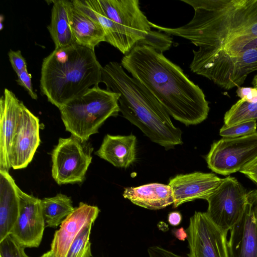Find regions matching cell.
I'll return each mask as SVG.
<instances>
[{
  "label": "cell",
  "instance_id": "6da1fadb",
  "mask_svg": "<svg viewBox=\"0 0 257 257\" xmlns=\"http://www.w3.org/2000/svg\"><path fill=\"white\" fill-rule=\"evenodd\" d=\"M191 6L194 14L187 24L178 28L151 27L190 41L192 60L217 52L237 57L244 47L257 38V0H181Z\"/></svg>",
  "mask_w": 257,
  "mask_h": 257
},
{
  "label": "cell",
  "instance_id": "7a4b0ae2",
  "mask_svg": "<svg viewBox=\"0 0 257 257\" xmlns=\"http://www.w3.org/2000/svg\"><path fill=\"white\" fill-rule=\"evenodd\" d=\"M121 65L176 120L188 126L207 118L210 108L202 90L162 53L138 44L122 57Z\"/></svg>",
  "mask_w": 257,
  "mask_h": 257
},
{
  "label": "cell",
  "instance_id": "3957f363",
  "mask_svg": "<svg viewBox=\"0 0 257 257\" xmlns=\"http://www.w3.org/2000/svg\"><path fill=\"white\" fill-rule=\"evenodd\" d=\"M101 82L107 90L119 94L123 116L153 142L166 150L183 143L182 131L174 125L163 106L141 83L129 76L121 64L111 61L103 67Z\"/></svg>",
  "mask_w": 257,
  "mask_h": 257
},
{
  "label": "cell",
  "instance_id": "277c9868",
  "mask_svg": "<svg viewBox=\"0 0 257 257\" xmlns=\"http://www.w3.org/2000/svg\"><path fill=\"white\" fill-rule=\"evenodd\" d=\"M103 67L94 50L74 43L55 49L43 60L41 93L58 108L98 85Z\"/></svg>",
  "mask_w": 257,
  "mask_h": 257
},
{
  "label": "cell",
  "instance_id": "5b68a950",
  "mask_svg": "<svg viewBox=\"0 0 257 257\" xmlns=\"http://www.w3.org/2000/svg\"><path fill=\"white\" fill-rule=\"evenodd\" d=\"M119 95L97 85L66 102L59 108L66 131L87 142L107 118L118 115Z\"/></svg>",
  "mask_w": 257,
  "mask_h": 257
},
{
  "label": "cell",
  "instance_id": "8992f818",
  "mask_svg": "<svg viewBox=\"0 0 257 257\" xmlns=\"http://www.w3.org/2000/svg\"><path fill=\"white\" fill-rule=\"evenodd\" d=\"M98 1L112 24L109 44L125 55L142 44L152 30L150 21L140 9L139 0Z\"/></svg>",
  "mask_w": 257,
  "mask_h": 257
},
{
  "label": "cell",
  "instance_id": "52a82bcc",
  "mask_svg": "<svg viewBox=\"0 0 257 257\" xmlns=\"http://www.w3.org/2000/svg\"><path fill=\"white\" fill-rule=\"evenodd\" d=\"M190 68L192 72L208 78L224 89L238 88L249 74L257 71V48L246 50L237 57L217 52L192 60Z\"/></svg>",
  "mask_w": 257,
  "mask_h": 257
},
{
  "label": "cell",
  "instance_id": "ba28073f",
  "mask_svg": "<svg viewBox=\"0 0 257 257\" xmlns=\"http://www.w3.org/2000/svg\"><path fill=\"white\" fill-rule=\"evenodd\" d=\"M93 148L73 136L59 138L52 153V176L58 185L82 182L91 163Z\"/></svg>",
  "mask_w": 257,
  "mask_h": 257
},
{
  "label": "cell",
  "instance_id": "9c48e42d",
  "mask_svg": "<svg viewBox=\"0 0 257 257\" xmlns=\"http://www.w3.org/2000/svg\"><path fill=\"white\" fill-rule=\"evenodd\" d=\"M257 156V132L246 136L214 142L206 157L209 169L223 176L239 172Z\"/></svg>",
  "mask_w": 257,
  "mask_h": 257
},
{
  "label": "cell",
  "instance_id": "30bf717a",
  "mask_svg": "<svg viewBox=\"0 0 257 257\" xmlns=\"http://www.w3.org/2000/svg\"><path fill=\"white\" fill-rule=\"evenodd\" d=\"M247 200V192L235 177L228 176L206 199V212L219 228L228 232L240 219Z\"/></svg>",
  "mask_w": 257,
  "mask_h": 257
},
{
  "label": "cell",
  "instance_id": "8fae6325",
  "mask_svg": "<svg viewBox=\"0 0 257 257\" xmlns=\"http://www.w3.org/2000/svg\"><path fill=\"white\" fill-rule=\"evenodd\" d=\"M186 231L188 257H228L227 232L215 224L206 212L195 211Z\"/></svg>",
  "mask_w": 257,
  "mask_h": 257
},
{
  "label": "cell",
  "instance_id": "7c38bea8",
  "mask_svg": "<svg viewBox=\"0 0 257 257\" xmlns=\"http://www.w3.org/2000/svg\"><path fill=\"white\" fill-rule=\"evenodd\" d=\"M19 194V216L10 235L25 248L38 247L46 227L41 199L21 189Z\"/></svg>",
  "mask_w": 257,
  "mask_h": 257
},
{
  "label": "cell",
  "instance_id": "4fadbf2b",
  "mask_svg": "<svg viewBox=\"0 0 257 257\" xmlns=\"http://www.w3.org/2000/svg\"><path fill=\"white\" fill-rule=\"evenodd\" d=\"M230 231L228 257H257V190L247 192L243 214Z\"/></svg>",
  "mask_w": 257,
  "mask_h": 257
},
{
  "label": "cell",
  "instance_id": "5bb4252c",
  "mask_svg": "<svg viewBox=\"0 0 257 257\" xmlns=\"http://www.w3.org/2000/svg\"><path fill=\"white\" fill-rule=\"evenodd\" d=\"M39 119L24 105L14 136L10 153L11 168H26L40 144Z\"/></svg>",
  "mask_w": 257,
  "mask_h": 257
},
{
  "label": "cell",
  "instance_id": "9a60e30c",
  "mask_svg": "<svg viewBox=\"0 0 257 257\" xmlns=\"http://www.w3.org/2000/svg\"><path fill=\"white\" fill-rule=\"evenodd\" d=\"M100 212L96 206L80 202L77 207L62 222L53 235L50 250L56 257H66L81 232L93 225Z\"/></svg>",
  "mask_w": 257,
  "mask_h": 257
},
{
  "label": "cell",
  "instance_id": "2e32d148",
  "mask_svg": "<svg viewBox=\"0 0 257 257\" xmlns=\"http://www.w3.org/2000/svg\"><path fill=\"white\" fill-rule=\"evenodd\" d=\"M222 180L212 173L195 172L177 175L170 179L168 184L173 193V207L197 199L206 200Z\"/></svg>",
  "mask_w": 257,
  "mask_h": 257
},
{
  "label": "cell",
  "instance_id": "e0dca14e",
  "mask_svg": "<svg viewBox=\"0 0 257 257\" xmlns=\"http://www.w3.org/2000/svg\"><path fill=\"white\" fill-rule=\"evenodd\" d=\"M23 102L5 88L0 99V170L11 168L10 153L21 114Z\"/></svg>",
  "mask_w": 257,
  "mask_h": 257
},
{
  "label": "cell",
  "instance_id": "ac0fdd59",
  "mask_svg": "<svg viewBox=\"0 0 257 257\" xmlns=\"http://www.w3.org/2000/svg\"><path fill=\"white\" fill-rule=\"evenodd\" d=\"M20 189L9 171L0 170V242L10 235L18 219Z\"/></svg>",
  "mask_w": 257,
  "mask_h": 257
},
{
  "label": "cell",
  "instance_id": "d6986e66",
  "mask_svg": "<svg viewBox=\"0 0 257 257\" xmlns=\"http://www.w3.org/2000/svg\"><path fill=\"white\" fill-rule=\"evenodd\" d=\"M137 139L128 136L106 135L95 154L116 167L126 168L136 159Z\"/></svg>",
  "mask_w": 257,
  "mask_h": 257
},
{
  "label": "cell",
  "instance_id": "ffe728a7",
  "mask_svg": "<svg viewBox=\"0 0 257 257\" xmlns=\"http://www.w3.org/2000/svg\"><path fill=\"white\" fill-rule=\"evenodd\" d=\"M122 195L133 204L151 210L163 209L174 203L170 186L158 183L125 188Z\"/></svg>",
  "mask_w": 257,
  "mask_h": 257
},
{
  "label": "cell",
  "instance_id": "44dd1931",
  "mask_svg": "<svg viewBox=\"0 0 257 257\" xmlns=\"http://www.w3.org/2000/svg\"><path fill=\"white\" fill-rule=\"evenodd\" d=\"M53 3L51 22L47 29L55 49H59L75 43L70 26L73 4L72 1L67 0H56Z\"/></svg>",
  "mask_w": 257,
  "mask_h": 257
},
{
  "label": "cell",
  "instance_id": "7402d4cb",
  "mask_svg": "<svg viewBox=\"0 0 257 257\" xmlns=\"http://www.w3.org/2000/svg\"><path fill=\"white\" fill-rule=\"evenodd\" d=\"M70 26L76 44L92 50L105 42L104 31L99 23L86 16L73 5Z\"/></svg>",
  "mask_w": 257,
  "mask_h": 257
},
{
  "label": "cell",
  "instance_id": "603a6c76",
  "mask_svg": "<svg viewBox=\"0 0 257 257\" xmlns=\"http://www.w3.org/2000/svg\"><path fill=\"white\" fill-rule=\"evenodd\" d=\"M41 205L46 227L60 226L75 209L71 198L62 193L41 199Z\"/></svg>",
  "mask_w": 257,
  "mask_h": 257
},
{
  "label": "cell",
  "instance_id": "cb8c5ba5",
  "mask_svg": "<svg viewBox=\"0 0 257 257\" xmlns=\"http://www.w3.org/2000/svg\"><path fill=\"white\" fill-rule=\"evenodd\" d=\"M256 113L257 102L250 103L240 99L224 114V125L231 126L253 119Z\"/></svg>",
  "mask_w": 257,
  "mask_h": 257
},
{
  "label": "cell",
  "instance_id": "d4e9b609",
  "mask_svg": "<svg viewBox=\"0 0 257 257\" xmlns=\"http://www.w3.org/2000/svg\"><path fill=\"white\" fill-rule=\"evenodd\" d=\"M84 228L70 246L66 257H92L90 236L92 226Z\"/></svg>",
  "mask_w": 257,
  "mask_h": 257
},
{
  "label": "cell",
  "instance_id": "484cf974",
  "mask_svg": "<svg viewBox=\"0 0 257 257\" xmlns=\"http://www.w3.org/2000/svg\"><path fill=\"white\" fill-rule=\"evenodd\" d=\"M256 120H250L231 126L223 125L219 135L223 138H234L253 134L257 132Z\"/></svg>",
  "mask_w": 257,
  "mask_h": 257
},
{
  "label": "cell",
  "instance_id": "4316f807",
  "mask_svg": "<svg viewBox=\"0 0 257 257\" xmlns=\"http://www.w3.org/2000/svg\"><path fill=\"white\" fill-rule=\"evenodd\" d=\"M171 44V39L168 35L152 30L142 44L150 46L157 51L162 53L168 50Z\"/></svg>",
  "mask_w": 257,
  "mask_h": 257
},
{
  "label": "cell",
  "instance_id": "83f0119b",
  "mask_svg": "<svg viewBox=\"0 0 257 257\" xmlns=\"http://www.w3.org/2000/svg\"><path fill=\"white\" fill-rule=\"evenodd\" d=\"M23 248L9 235L0 242V257H22Z\"/></svg>",
  "mask_w": 257,
  "mask_h": 257
},
{
  "label": "cell",
  "instance_id": "f1b7e54d",
  "mask_svg": "<svg viewBox=\"0 0 257 257\" xmlns=\"http://www.w3.org/2000/svg\"><path fill=\"white\" fill-rule=\"evenodd\" d=\"M8 54L11 66L17 75L27 68L26 60L20 50H10Z\"/></svg>",
  "mask_w": 257,
  "mask_h": 257
},
{
  "label": "cell",
  "instance_id": "f546056e",
  "mask_svg": "<svg viewBox=\"0 0 257 257\" xmlns=\"http://www.w3.org/2000/svg\"><path fill=\"white\" fill-rule=\"evenodd\" d=\"M18 79L16 80L17 83L22 86L28 92L30 97L35 100L38 99V95L33 88L31 74H30L27 68L17 75Z\"/></svg>",
  "mask_w": 257,
  "mask_h": 257
},
{
  "label": "cell",
  "instance_id": "4dcf8cb0",
  "mask_svg": "<svg viewBox=\"0 0 257 257\" xmlns=\"http://www.w3.org/2000/svg\"><path fill=\"white\" fill-rule=\"evenodd\" d=\"M236 94L241 99L250 103L257 102V89L254 87H239Z\"/></svg>",
  "mask_w": 257,
  "mask_h": 257
},
{
  "label": "cell",
  "instance_id": "1f68e13d",
  "mask_svg": "<svg viewBox=\"0 0 257 257\" xmlns=\"http://www.w3.org/2000/svg\"><path fill=\"white\" fill-rule=\"evenodd\" d=\"M239 172L257 186V156L246 164Z\"/></svg>",
  "mask_w": 257,
  "mask_h": 257
},
{
  "label": "cell",
  "instance_id": "d6a6232c",
  "mask_svg": "<svg viewBox=\"0 0 257 257\" xmlns=\"http://www.w3.org/2000/svg\"><path fill=\"white\" fill-rule=\"evenodd\" d=\"M168 220L171 225L177 226L181 222L182 215L177 211L170 212L168 215Z\"/></svg>",
  "mask_w": 257,
  "mask_h": 257
},
{
  "label": "cell",
  "instance_id": "836d02e7",
  "mask_svg": "<svg viewBox=\"0 0 257 257\" xmlns=\"http://www.w3.org/2000/svg\"><path fill=\"white\" fill-rule=\"evenodd\" d=\"M172 231L175 236L180 240L184 241L188 237L187 232L183 227L174 229Z\"/></svg>",
  "mask_w": 257,
  "mask_h": 257
},
{
  "label": "cell",
  "instance_id": "e575fe53",
  "mask_svg": "<svg viewBox=\"0 0 257 257\" xmlns=\"http://www.w3.org/2000/svg\"><path fill=\"white\" fill-rule=\"evenodd\" d=\"M257 48V38L252 40L249 43H248L243 48L241 53L246 50L251 49H256Z\"/></svg>",
  "mask_w": 257,
  "mask_h": 257
},
{
  "label": "cell",
  "instance_id": "d590c367",
  "mask_svg": "<svg viewBox=\"0 0 257 257\" xmlns=\"http://www.w3.org/2000/svg\"><path fill=\"white\" fill-rule=\"evenodd\" d=\"M40 257H56L53 252L51 250H49L45 253H44Z\"/></svg>",
  "mask_w": 257,
  "mask_h": 257
},
{
  "label": "cell",
  "instance_id": "8d00e7d4",
  "mask_svg": "<svg viewBox=\"0 0 257 257\" xmlns=\"http://www.w3.org/2000/svg\"><path fill=\"white\" fill-rule=\"evenodd\" d=\"M25 248H23L22 249V257H30V256H29L25 252Z\"/></svg>",
  "mask_w": 257,
  "mask_h": 257
},
{
  "label": "cell",
  "instance_id": "74e56055",
  "mask_svg": "<svg viewBox=\"0 0 257 257\" xmlns=\"http://www.w3.org/2000/svg\"><path fill=\"white\" fill-rule=\"evenodd\" d=\"M176 257H185V256H181V255H179V256H177Z\"/></svg>",
  "mask_w": 257,
  "mask_h": 257
}]
</instances>
